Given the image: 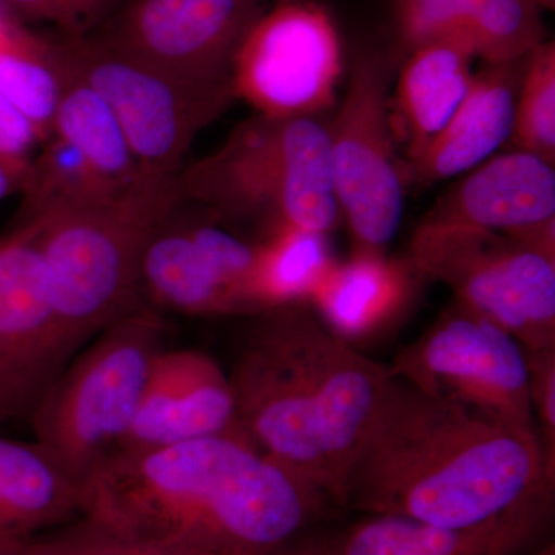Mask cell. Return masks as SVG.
<instances>
[{"instance_id":"cell-19","label":"cell","mask_w":555,"mask_h":555,"mask_svg":"<svg viewBox=\"0 0 555 555\" xmlns=\"http://www.w3.org/2000/svg\"><path fill=\"white\" fill-rule=\"evenodd\" d=\"M415 276L409 259L356 248L349 259L335 262L309 306L335 335L352 343L378 334L401 315L414 295Z\"/></svg>"},{"instance_id":"cell-16","label":"cell","mask_w":555,"mask_h":555,"mask_svg":"<svg viewBox=\"0 0 555 555\" xmlns=\"http://www.w3.org/2000/svg\"><path fill=\"white\" fill-rule=\"evenodd\" d=\"M551 511L553 496H542L469 528L367 514L335 537V545L337 555H521L545 534Z\"/></svg>"},{"instance_id":"cell-31","label":"cell","mask_w":555,"mask_h":555,"mask_svg":"<svg viewBox=\"0 0 555 555\" xmlns=\"http://www.w3.org/2000/svg\"><path fill=\"white\" fill-rule=\"evenodd\" d=\"M525 352L537 430L545 452L547 467L555 474V347Z\"/></svg>"},{"instance_id":"cell-37","label":"cell","mask_w":555,"mask_h":555,"mask_svg":"<svg viewBox=\"0 0 555 555\" xmlns=\"http://www.w3.org/2000/svg\"><path fill=\"white\" fill-rule=\"evenodd\" d=\"M535 2L545 11H553L555 9V0H535Z\"/></svg>"},{"instance_id":"cell-24","label":"cell","mask_w":555,"mask_h":555,"mask_svg":"<svg viewBox=\"0 0 555 555\" xmlns=\"http://www.w3.org/2000/svg\"><path fill=\"white\" fill-rule=\"evenodd\" d=\"M38 158L31 159L22 181L21 219H46L89 206L124 188L109 184L78 150L51 134Z\"/></svg>"},{"instance_id":"cell-27","label":"cell","mask_w":555,"mask_h":555,"mask_svg":"<svg viewBox=\"0 0 555 555\" xmlns=\"http://www.w3.org/2000/svg\"><path fill=\"white\" fill-rule=\"evenodd\" d=\"M511 141L516 150L555 163L554 40H546L526 57Z\"/></svg>"},{"instance_id":"cell-29","label":"cell","mask_w":555,"mask_h":555,"mask_svg":"<svg viewBox=\"0 0 555 555\" xmlns=\"http://www.w3.org/2000/svg\"><path fill=\"white\" fill-rule=\"evenodd\" d=\"M481 0H396L393 13L406 53L425 43L448 40Z\"/></svg>"},{"instance_id":"cell-23","label":"cell","mask_w":555,"mask_h":555,"mask_svg":"<svg viewBox=\"0 0 555 555\" xmlns=\"http://www.w3.org/2000/svg\"><path fill=\"white\" fill-rule=\"evenodd\" d=\"M257 244L255 295L261 312L278 306L309 305L313 292L337 262L327 233L317 230L287 225Z\"/></svg>"},{"instance_id":"cell-22","label":"cell","mask_w":555,"mask_h":555,"mask_svg":"<svg viewBox=\"0 0 555 555\" xmlns=\"http://www.w3.org/2000/svg\"><path fill=\"white\" fill-rule=\"evenodd\" d=\"M62 72L64 82L51 134L78 150L109 184L127 188L144 173L131 153L122 127L96 90L64 65Z\"/></svg>"},{"instance_id":"cell-20","label":"cell","mask_w":555,"mask_h":555,"mask_svg":"<svg viewBox=\"0 0 555 555\" xmlns=\"http://www.w3.org/2000/svg\"><path fill=\"white\" fill-rule=\"evenodd\" d=\"M86 489L39 441L0 437V537L31 540L83 517Z\"/></svg>"},{"instance_id":"cell-38","label":"cell","mask_w":555,"mask_h":555,"mask_svg":"<svg viewBox=\"0 0 555 555\" xmlns=\"http://www.w3.org/2000/svg\"><path fill=\"white\" fill-rule=\"evenodd\" d=\"M539 555H555L554 545L546 546L545 550H543Z\"/></svg>"},{"instance_id":"cell-6","label":"cell","mask_w":555,"mask_h":555,"mask_svg":"<svg viewBox=\"0 0 555 555\" xmlns=\"http://www.w3.org/2000/svg\"><path fill=\"white\" fill-rule=\"evenodd\" d=\"M166 335L163 313L134 310L80 347L36 404V441L83 489L122 449Z\"/></svg>"},{"instance_id":"cell-8","label":"cell","mask_w":555,"mask_h":555,"mask_svg":"<svg viewBox=\"0 0 555 555\" xmlns=\"http://www.w3.org/2000/svg\"><path fill=\"white\" fill-rule=\"evenodd\" d=\"M51 42L62 65L107 102L139 169L150 177H177L196 134L236 100L232 93L185 86L98 35Z\"/></svg>"},{"instance_id":"cell-11","label":"cell","mask_w":555,"mask_h":555,"mask_svg":"<svg viewBox=\"0 0 555 555\" xmlns=\"http://www.w3.org/2000/svg\"><path fill=\"white\" fill-rule=\"evenodd\" d=\"M199 208L203 215H189L179 201L150 233L139 261L142 302L163 315H257V241L241 240Z\"/></svg>"},{"instance_id":"cell-28","label":"cell","mask_w":555,"mask_h":555,"mask_svg":"<svg viewBox=\"0 0 555 555\" xmlns=\"http://www.w3.org/2000/svg\"><path fill=\"white\" fill-rule=\"evenodd\" d=\"M30 555H185L130 539L89 517L61 526L49 535L28 542Z\"/></svg>"},{"instance_id":"cell-17","label":"cell","mask_w":555,"mask_h":555,"mask_svg":"<svg viewBox=\"0 0 555 555\" xmlns=\"http://www.w3.org/2000/svg\"><path fill=\"white\" fill-rule=\"evenodd\" d=\"M426 219L507 236L555 221L554 164L516 149L494 155L444 193Z\"/></svg>"},{"instance_id":"cell-25","label":"cell","mask_w":555,"mask_h":555,"mask_svg":"<svg viewBox=\"0 0 555 555\" xmlns=\"http://www.w3.org/2000/svg\"><path fill=\"white\" fill-rule=\"evenodd\" d=\"M64 72L51 39L17 25L0 46V93L30 119L46 142L53 131Z\"/></svg>"},{"instance_id":"cell-9","label":"cell","mask_w":555,"mask_h":555,"mask_svg":"<svg viewBox=\"0 0 555 555\" xmlns=\"http://www.w3.org/2000/svg\"><path fill=\"white\" fill-rule=\"evenodd\" d=\"M396 57L358 56L335 119L326 127L339 214L360 250L385 251L404 211L403 164L389 116Z\"/></svg>"},{"instance_id":"cell-18","label":"cell","mask_w":555,"mask_h":555,"mask_svg":"<svg viewBox=\"0 0 555 555\" xmlns=\"http://www.w3.org/2000/svg\"><path fill=\"white\" fill-rule=\"evenodd\" d=\"M526 57L474 73L451 119L403 164L404 184L429 185L467 173L511 141Z\"/></svg>"},{"instance_id":"cell-10","label":"cell","mask_w":555,"mask_h":555,"mask_svg":"<svg viewBox=\"0 0 555 555\" xmlns=\"http://www.w3.org/2000/svg\"><path fill=\"white\" fill-rule=\"evenodd\" d=\"M387 367L427 396L537 430L525 347L456 302Z\"/></svg>"},{"instance_id":"cell-33","label":"cell","mask_w":555,"mask_h":555,"mask_svg":"<svg viewBox=\"0 0 555 555\" xmlns=\"http://www.w3.org/2000/svg\"><path fill=\"white\" fill-rule=\"evenodd\" d=\"M262 555H337V545L335 537L302 531Z\"/></svg>"},{"instance_id":"cell-4","label":"cell","mask_w":555,"mask_h":555,"mask_svg":"<svg viewBox=\"0 0 555 555\" xmlns=\"http://www.w3.org/2000/svg\"><path fill=\"white\" fill-rule=\"evenodd\" d=\"M177 189L221 224L255 225L259 240L287 225L328 235L339 217L327 129L317 118L255 113L221 147L182 167Z\"/></svg>"},{"instance_id":"cell-21","label":"cell","mask_w":555,"mask_h":555,"mask_svg":"<svg viewBox=\"0 0 555 555\" xmlns=\"http://www.w3.org/2000/svg\"><path fill=\"white\" fill-rule=\"evenodd\" d=\"M473 54L452 40L425 43L408 53L397 82V109L415 156L465 100L473 83Z\"/></svg>"},{"instance_id":"cell-14","label":"cell","mask_w":555,"mask_h":555,"mask_svg":"<svg viewBox=\"0 0 555 555\" xmlns=\"http://www.w3.org/2000/svg\"><path fill=\"white\" fill-rule=\"evenodd\" d=\"M40 232L33 219L0 240V427L30 420L75 356L51 301Z\"/></svg>"},{"instance_id":"cell-7","label":"cell","mask_w":555,"mask_h":555,"mask_svg":"<svg viewBox=\"0 0 555 555\" xmlns=\"http://www.w3.org/2000/svg\"><path fill=\"white\" fill-rule=\"evenodd\" d=\"M412 268L454 292L456 305L492 321L529 352L555 347V261L505 233L425 221Z\"/></svg>"},{"instance_id":"cell-32","label":"cell","mask_w":555,"mask_h":555,"mask_svg":"<svg viewBox=\"0 0 555 555\" xmlns=\"http://www.w3.org/2000/svg\"><path fill=\"white\" fill-rule=\"evenodd\" d=\"M38 144L42 139L30 119L0 93V160L25 175Z\"/></svg>"},{"instance_id":"cell-34","label":"cell","mask_w":555,"mask_h":555,"mask_svg":"<svg viewBox=\"0 0 555 555\" xmlns=\"http://www.w3.org/2000/svg\"><path fill=\"white\" fill-rule=\"evenodd\" d=\"M24 177V173L0 160V199L13 192L14 189H21Z\"/></svg>"},{"instance_id":"cell-2","label":"cell","mask_w":555,"mask_h":555,"mask_svg":"<svg viewBox=\"0 0 555 555\" xmlns=\"http://www.w3.org/2000/svg\"><path fill=\"white\" fill-rule=\"evenodd\" d=\"M230 372L241 433L262 455L335 505L392 375L305 302L250 317Z\"/></svg>"},{"instance_id":"cell-3","label":"cell","mask_w":555,"mask_h":555,"mask_svg":"<svg viewBox=\"0 0 555 555\" xmlns=\"http://www.w3.org/2000/svg\"><path fill=\"white\" fill-rule=\"evenodd\" d=\"M539 433L427 396L393 378L358 455L347 505L469 528L553 496Z\"/></svg>"},{"instance_id":"cell-15","label":"cell","mask_w":555,"mask_h":555,"mask_svg":"<svg viewBox=\"0 0 555 555\" xmlns=\"http://www.w3.org/2000/svg\"><path fill=\"white\" fill-rule=\"evenodd\" d=\"M222 436L246 438L228 372L203 350L164 347L150 367L120 452Z\"/></svg>"},{"instance_id":"cell-12","label":"cell","mask_w":555,"mask_h":555,"mask_svg":"<svg viewBox=\"0 0 555 555\" xmlns=\"http://www.w3.org/2000/svg\"><path fill=\"white\" fill-rule=\"evenodd\" d=\"M341 40L323 7L278 3L251 25L232 67L236 100L269 118H317L335 107L343 76Z\"/></svg>"},{"instance_id":"cell-1","label":"cell","mask_w":555,"mask_h":555,"mask_svg":"<svg viewBox=\"0 0 555 555\" xmlns=\"http://www.w3.org/2000/svg\"><path fill=\"white\" fill-rule=\"evenodd\" d=\"M326 505L246 438L222 436L119 452L87 483L83 517L179 554L262 555Z\"/></svg>"},{"instance_id":"cell-36","label":"cell","mask_w":555,"mask_h":555,"mask_svg":"<svg viewBox=\"0 0 555 555\" xmlns=\"http://www.w3.org/2000/svg\"><path fill=\"white\" fill-rule=\"evenodd\" d=\"M17 25H20V22L14 20L5 7L2 5V2H0V46H3L9 40L13 31L16 30Z\"/></svg>"},{"instance_id":"cell-26","label":"cell","mask_w":555,"mask_h":555,"mask_svg":"<svg viewBox=\"0 0 555 555\" xmlns=\"http://www.w3.org/2000/svg\"><path fill=\"white\" fill-rule=\"evenodd\" d=\"M543 13L535 0H481L448 40L486 65L511 64L550 40Z\"/></svg>"},{"instance_id":"cell-35","label":"cell","mask_w":555,"mask_h":555,"mask_svg":"<svg viewBox=\"0 0 555 555\" xmlns=\"http://www.w3.org/2000/svg\"><path fill=\"white\" fill-rule=\"evenodd\" d=\"M30 540H14L0 537V555H30L28 554Z\"/></svg>"},{"instance_id":"cell-5","label":"cell","mask_w":555,"mask_h":555,"mask_svg":"<svg viewBox=\"0 0 555 555\" xmlns=\"http://www.w3.org/2000/svg\"><path fill=\"white\" fill-rule=\"evenodd\" d=\"M179 201L177 177L142 175L108 198L40 219L50 297L73 353L145 308L139 294L142 250Z\"/></svg>"},{"instance_id":"cell-13","label":"cell","mask_w":555,"mask_h":555,"mask_svg":"<svg viewBox=\"0 0 555 555\" xmlns=\"http://www.w3.org/2000/svg\"><path fill=\"white\" fill-rule=\"evenodd\" d=\"M264 2L131 0L98 36L193 89L235 94L233 60Z\"/></svg>"},{"instance_id":"cell-30","label":"cell","mask_w":555,"mask_h":555,"mask_svg":"<svg viewBox=\"0 0 555 555\" xmlns=\"http://www.w3.org/2000/svg\"><path fill=\"white\" fill-rule=\"evenodd\" d=\"M7 11L25 22H43L60 28L61 36L91 35L107 14L113 0H0Z\"/></svg>"}]
</instances>
